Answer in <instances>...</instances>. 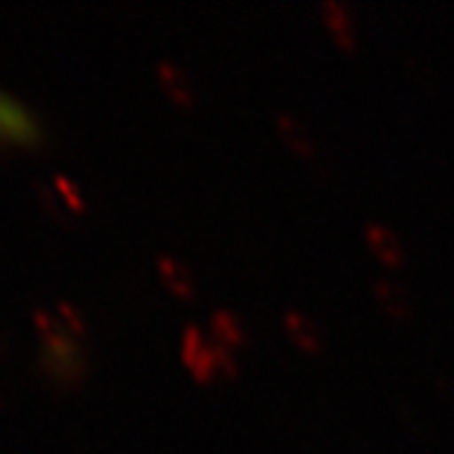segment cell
Masks as SVG:
<instances>
[{
  "label": "cell",
  "mask_w": 454,
  "mask_h": 454,
  "mask_svg": "<svg viewBox=\"0 0 454 454\" xmlns=\"http://www.w3.org/2000/svg\"><path fill=\"white\" fill-rule=\"evenodd\" d=\"M5 145L41 146L43 127L28 106H23L16 97L0 91V149Z\"/></svg>",
  "instance_id": "obj_1"
},
{
  "label": "cell",
  "mask_w": 454,
  "mask_h": 454,
  "mask_svg": "<svg viewBox=\"0 0 454 454\" xmlns=\"http://www.w3.org/2000/svg\"><path fill=\"white\" fill-rule=\"evenodd\" d=\"M182 358L190 366V372L195 373L200 381H210L217 373L215 354H212V343L205 340V333L200 331V325H187L182 333Z\"/></svg>",
  "instance_id": "obj_2"
},
{
  "label": "cell",
  "mask_w": 454,
  "mask_h": 454,
  "mask_svg": "<svg viewBox=\"0 0 454 454\" xmlns=\"http://www.w3.org/2000/svg\"><path fill=\"white\" fill-rule=\"evenodd\" d=\"M41 366L43 372L51 373L53 379L61 381H74L83 372L82 346H46L41 348Z\"/></svg>",
  "instance_id": "obj_3"
},
{
  "label": "cell",
  "mask_w": 454,
  "mask_h": 454,
  "mask_svg": "<svg viewBox=\"0 0 454 454\" xmlns=\"http://www.w3.org/2000/svg\"><path fill=\"white\" fill-rule=\"evenodd\" d=\"M33 321L35 328L41 331V339L46 346H76V333L68 328L61 313H53V310L43 309V306H35L33 309Z\"/></svg>",
  "instance_id": "obj_4"
},
{
  "label": "cell",
  "mask_w": 454,
  "mask_h": 454,
  "mask_svg": "<svg viewBox=\"0 0 454 454\" xmlns=\"http://www.w3.org/2000/svg\"><path fill=\"white\" fill-rule=\"evenodd\" d=\"M373 293L394 318H409L411 316V295L402 283H396L391 278H376Z\"/></svg>",
  "instance_id": "obj_5"
},
{
  "label": "cell",
  "mask_w": 454,
  "mask_h": 454,
  "mask_svg": "<svg viewBox=\"0 0 454 454\" xmlns=\"http://www.w3.org/2000/svg\"><path fill=\"white\" fill-rule=\"evenodd\" d=\"M283 324H286V331L298 346L309 348V351H318L324 346V336L318 331V325L310 321L306 313L301 310H286L283 316Z\"/></svg>",
  "instance_id": "obj_6"
},
{
  "label": "cell",
  "mask_w": 454,
  "mask_h": 454,
  "mask_svg": "<svg viewBox=\"0 0 454 454\" xmlns=\"http://www.w3.org/2000/svg\"><path fill=\"white\" fill-rule=\"evenodd\" d=\"M366 240L372 245V250L389 265H396L404 260V247L399 243V238L391 232L387 225H379V223H369L366 225Z\"/></svg>",
  "instance_id": "obj_7"
},
{
  "label": "cell",
  "mask_w": 454,
  "mask_h": 454,
  "mask_svg": "<svg viewBox=\"0 0 454 454\" xmlns=\"http://www.w3.org/2000/svg\"><path fill=\"white\" fill-rule=\"evenodd\" d=\"M157 268H160V276H162L164 283L177 295H182V298L195 295V276L190 273V268L184 262H179L172 255H157Z\"/></svg>",
  "instance_id": "obj_8"
},
{
  "label": "cell",
  "mask_w": 454,
  "mask_h": 454,
  "mask_svg": "<svg viewBox=\"0 0 454 454\" xmlns=\"http://www.w3.org/2000/svg\"><path fill=\"white\" fill-rule=\"evenodd\" d=\"M276 124L280 134L288 139V145L293 149H298L301 154H306V157H313L316 154V139H313V134L310 129L291 112H278L276 116Z\"/></svg>",
  "instance_id": "obj_9"
},
{
  "label": "cell",
  "mask_w": 454,
  "mask_h": 454,
  "mask_svg": "<svg viewBox=\"0 0 454 454\" xmlns=\"http://www.w3.org/2000/svg\"><path fill=\"white\" fill-rule=\"evenodd\" d=\"M157 74L162 79L164 89L177 101H182V104L195 101V83H192V79L187 76V71L182 66L172 64V61H160L157 64Z\"/></svg>",
  "instance_id": "obj_10"
},
{
  "label": "cell",
  "mask_w": 454,
  "mask_h": 454,
  "mask_svg": "<svg viewBox=\"0 0 454 454\" xmlns=\"http://www.w3.org/2000/svg\"><path fill=\"white\" fill-rule=\"evenodd\" d=\"M324 16L328 28L333 31V35H336V41H339L340 46H346V49L354 46L356 31H354V20L348 16V8L340 0H325Z\"/></svg>",
  "instance_id": "obj_11"
},
{
  "label": "cell",
  "mask_w": 454,
  "mask_h": 454,
  "mask_svg": "<svg viewBox=\"0 0 454 454\" xmlns=\"http://www.w3.org/2000/svg\"><path fill=\"white\" fill-rule=\"evenodd\" d=\"M212 331H215L217 340H223L225 346H243L247 339L243 321L227 309H217L212 313Z\"/></svg>",
  "instance_id": "obj_12"
},
{
  "label": "cell",
  "mask_w": 454,
  "mask_h": 454,
  "mask_svg": "<svg viewBox=\"0 0 454 454\" xmlns=\"http://www.w3.org/2000/svg\"><path fill=\"white\" fill-rule=\"evenodd\" d=\"M33 187H35L38 197L43 200V207H46L51 215H56V217H64L66 220L68 205L64 202V197L59 195V190H56V187H51V184H46V182H41V179H33Z\"/></svg>",
  "instance_id": "obj_13"
},
{
  "label": "cell",
  "mask_w": 454,
  "mask_h": 454,
  "mask_svg": "<svg viewBox=\"0 0 454 454\" xmlns=\"http://www.w3.org/2000/svg\"><path fill=\"white\" fill-rule=\"evenodd\" d=\"M53 187L59 190V195L64 197V202L68 207H74V210L83 207V195L82 190L76 187V182H71V179L64 177V175H56V177H53Z\"/></svg>",
  "instance_id": "obj_14"
},
{
  "label": "cell",
  "mask_w": 454,
  "mask_h": 454,
  "mask_svg": "<svg viewBox=\"0 0 454 454\" xmlns=\"http://www.w3.org/2000/svg\"><path fill=\"white\" fill-rule=\"evenodd\" d=\"M212 354H215L217 372L227 373V376H235V373H238V358L230 351V346H225L223 340H215V343H212Z\"/></svg>",
  "instance_id": "obj_15"
},
{
  "label": "cell",
  "mask_w": 454,
  "mask_h": 454,
  "mask_svg": "<svg viewBox=\"0 0 454 454\" xmlns=\"http://www.w3.org/2000/svg\"><path fill=\"white\" fill-rule=\"evenodd\" d=\"M59 313H61V318H64L66 324H68V328L79 336V333H83V328H86V324H83V313L74 303H68V301H61L59 303Z\"/></svg>",
  "instance_id": "obj_16"
},
{
  "label": "cell",
  "mask_w": 454,
  "mask_h": 454,
  "mask_svg": "<svg viewBox=\"0 0 454 454\" xmlns=\"http://www.w3.org/2000/svg\"><path fill=\"white\" fill-rule=\"evenodd\" d=\"M437 391L439 396L444 399V404L454 406V379H450V376H437Z\"/></svg>",
  "instance_id": "obj_17"
},
{
  "label": "cell",
  "mask_w": 454,
  "mask_h": 454,
  "mask_svg": "<svg viewBox=\"0 0 454 454\" xmlns=\"http://www.w3.org/2000/svg\"><path fill=\"white\" fill-rule=\"evenodd\" d=\"M8 346H11V339H8V331H5V325L0 324V356L8 351Z\"/></svg>",
  "instance_id": "obj_18"
},
{
  "label": "cell",
  "mask_w": 454,
  "mask_h": 454,
  "mask_svg": "<svg viewBox=\"0 0 454 454\" xmlns=\"http://www.w3.org/2000/svg\"><path fill=\"white\" fill-rule=\"evenodd\" d=\"M0 404H3V387H0Z\"/></svg>",
  "instance_id": "obj_19"
}]
</instances>
